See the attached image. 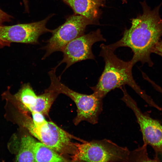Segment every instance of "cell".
Instances as JSON below:
<instances>
[{
  "label": "cell",
  "mask_w": 162,
  "mask_h": 162,
  "mask_svg": "<svg viewBox=\"0 0 162 162\" xmlns=\"http://www.w3.org/2000/svg\"><path fill=\"white\" fill-rule=\"evenodd\" d=\"M59 94L51 90L46 89L44 92L38 95L36 101L30 111L40 112L48 116L50 107Z\"/></svg>",
  "instance_id": "13"
},
{
  "label": "cell",
  "mask_w": 162,
  "mask_h": 162,
  "mask_svg": "<svg viewBox=\"0 0 162 162\" xmlns=\"http://www.w3.org/2000/svg\"><path fill=\"white\" fill-rule=\"evenodd\" d=\"M76 150L72 161L86 162H129L130 151L110 140L85 141L74 144Z\"/></svg>",
  "instance_id": "4"
},
{
  "label": "cell",
  "mask_w": 162,
  "mask_h": 162,
  "mask_svg": "<svg viewBox=\"0 0 162 162\" xmlns=\"http://www.w3.org/2000/svg\"><path fill=\"white\" fill-rule=\"evenodd\" d=\"M154 53L162 57V40L160 39L154 45L152 50Z\"/></svg>",
  "instance_id": "17"
},
{
  "label": "cell",
  "mask_w": 162,
  "mask_h": 162,
  "mask_svg": "<svg viewBox=\"0 0 162 162\" xmlns=\"http://www.w3.org/2000/svg\"><path fill=\"white\" fill-rule=\"evenodd\" d=\"M16 96L29 110L34 105L38 97L29 83L22 85Z\"/></svg>",
  "instance_id": "14"
},
{
  "label": "cell",
  "mask_w": 162,
  "mask_h": 162,
  "mask_svg": "<svg viewBox=\"0 0 162 162\" xmlns=\"http://www.w3.org/2000/svg\"><path fill=\"white\" fill-rule=\"evenodd\" d=\"M32 122L35 128L37 130L43 131L49 128L48 122L44 118L41 113L36 111L31 112Z\"/></svg>",
  "instance_id": "16"
},
{
  "label": "cell",
  "mask_w": 162,
  "mask_h": 162,
  "mask_svg": "<svg viewBox=\"0 0 162 162\" xmlns=\"http://www.w3.org/2000/svg\"><path fill=\"white\" fill-rule=\"evenodd\" d=\"M154 88L157 91L161 94L162 95V88L160 86L158 85L155 82L153 81L150 79H149L148 80Z\"/></svg>",
  "instance_id": "19"
},
{
  "label": "cell",
  "mask_w": 162,
  "mask_h": 162,
  "mask_svg": "<svg viewBox=\"0 0 162 162\" xmlns=\"http://www.w3.org/2000/svg\"><path fill=\"white\" fill-rule=\"evenodd\" d=\"M34 153L35 162L67 161L58 153L41 142H36Z\"/></svg>",
  "instance_id": "11"
},
{
  "label": "cell",
  "mask_w": 162,
  "mask_h": 162,
  "mask_svg": "<svg viewBox=\"0 0 162 162\" xmlns=\"http://www.w3.org/2000/svg\"><path fill=\"white\" fill-rule=\"evenodd\" d=\"M99 56L105 62L104 70L96 85L91 87L94 93L103 99L110 92L127 85L131 87L150 106L160 110L156 104L145 92L138 85L132 73L134 64L131 60L126 62L119 58L115 50L104 44L100 46Z\"/></svg>",
  "instance_id": "2"
},
{
  "label": "cell",
  "mask_w": 162,
  "mask_h": 162,
  "mask_svg": "<svg viewBox=\"0 0 162 162\" xmlns=\"http://www.w3.org/2000/svg\"><path fill=\"white\" fill-rule=\"evenodd\" d=\"M50 17V16L41 21L29 23L0 26V46H8L13 42L38 44L40 35L53 31L46 27Z\"/></svg>",
  "instance_id": "7"
},
{
  "label": "cell",
  "mask_w": 162,
  "mask_h": 162,
  "mask_svg": "<svg viewBox=\"0 0 162 162\" xmlns=\"http://www.w3.org/2000/svg\"><path fill=\"white\" fill-rule=\"evenodd\" d=\"M37 142L32 137L25 135L21 138L19 150L16 161L20 162H35L34 148Z\"/></svg>",
  "instance_id": "12"
},
{
  "label": "cell",
  "mask_w": 162,
  "mask_h": 162,
  "mask_svg": "<svg viewBox=\"0 0 162 162\" xmlns=\"http://www.w3.org/2000/svg\"><path fill=\"white\" fill-rule=\"evenodd\" d=\"M49 128L46 130H37L32 121H28L26 127L35 138L58 154L67 151L71 145V136L52 122H48Z\"/></svg>",
  "instance_id": "9"
},
{
  "label": "cell",
  "mask_w": 162,
  "mask_h": 162,
  "mask_svg": "<svg viewBox=\"0 0 162 162\" xmlns=\"http://www.w3.org/2000/svg\"><path fill=\"white\" fill-rule=\"evenodd\" d=\"M76 14L82 16L96 23L100 14V5L96 0H62Z\"/></svg>",
  "instance_id": "10"
},
{
  "label": "cell",
  "mask_w": 162,
  "mask_h": 162,
  "mask_svg": "<svg viewBox=\"0 0 162 162\" xmlns=\"http://www.w3.org/2000/svg\"><path fill=\"white\" fill-rule=\"evenodd\" d=\"M101 6H103L105 3L106 0H96ZM123 3H126V0H121Z\"/></svg>",
  "instance_id": "20"
},
{
  "label": "cell",
  "mask_w": 162,
  "mask_h": 162,
  "mask_svg": "<svg viewBox=\"0 0 162 162\" xmlns=\"http://www.w3.org/2000/svg\"><path fill=\"white\" fill-rule=\"evenodd\" d=\"M10 16L0 9V26L3 23L10 20Z\"/></svg>",
  "instance_id": "18"
},
{
  "label": "cell",
  "mask_w": 162,
  "mask_h": 162,
  "mask_svg": "<svg viewBox=\"0 0 162 162\" xmlns=\"http://www.w3.org/2000/svg\"><path fill=\"white\" fill-rule=\"evenodd\" d=\"M22 1L23 2L26 10L27 11H28V0H22Z\"/></svg>",
  "instance_id": "21"
},
{
  "label": "cell",
  "mask_w": 162,
  "mask_h": 162,
  "mask_svg": "<svg viewBox=\"0 0 162 162\" xmlns=\"http://www.w3.org/2000/svg\"><path fill=\"white\" fill-rule=\"evenodd\" d=\"M53 68L48 72L50 84L48 89L68 96L75 104L77 116L74 123L77 125L80 122L86 121L95 124L98 122L99 117L103 109V99L93 93L91 94H81L70 89L60 81Z\"/></svg>",
  "instance_id": "3"
},
{
  "label": "cell",
  "mask_w": 162,
  "mask_h": 162,
  "mask_svg": "<svg viewBox=\"0 0 162 162\" xmlns=\"http://www.w3.org/2000/svg\"><path fill=\"white\" fill-rule=\"evenodd\" d=\"M142 5V14L132 19L131 27L124 31L120 40L108 45L115 50L120 47H129L133 53L131 60L134 65L140 62L152 67V50L162 36V19L159 8L152 10L144 2Z\"/></svg>",
  "instance_id": "1"
},
{
  "label": "cell",
  "mask_w": 162,
  "mask_h": 162,
  "mask_svg": "<svg viewBox=\"0 0 162 162\" xmlns=\"http://www.w3.org/2000/svg\"><path fill=\"white\" fill-rule=\"evenodd\" d=\"M106 41L99 29L87 34H83L68 43L62 52L63 57L56 69L62 64L65 63L66 66L63 73L69 67L76 62L87 59H95L92 51V47L95 43Z\"/></svg>",
  "instance_id": "8"
},
{
  "label": "cell",
  "mask_w": 162,
  "mask_h": 162,
  "mask_svg": "<svg viewBox=\"0 0 162 162\" xmlns=\"http://www.w3.org/2000/svg\"><path fill=\"white\" fill-rule=\"evenodd\" d=\"M147 145L145 144L141 147L135 150L130 151L129 162H159L160 159L158 157L154 156L151 159L148 156L147 149Z\"/></svg>",
  "instance_id": "15"
},
{
  "label": "cell",
  "mask_w": 162,
  "mask_h": 162,
  "mask_svg": "<svg viewBox=\"0 0 162 162\" xmlns=\"http://www.w3.org/2000/svg\"><path fill=\"white\" fill-rule=\"evenodd\" d=\"M120 88L123 94L121 100L134 113L141 130L143 143L152 148L155 156L162 154V125L158 121L141 112L136 102L127 92L124 86Z\"/></svg>",
  "instance_id": "6"
},
{
  "label": "cell",
  "mask_w": 162,
  "mask_h": 162,
  "mask_svg": "<svg viewBox=\"0 0 162 162\" xmlns=\"http://www.w3.org/2000/svg\"><path fill=\"white\" fill-rule=\"evenodd\" d=\"M96 24L80 15L76 14L70 16L64 23L53 30L52 36L47 41L46 45L43 47L46 52L42 59H45L54 52H62L68 43L84 34L87 26Z\"/></svg>",
  "instance_id": "5"
}]
</instances>
